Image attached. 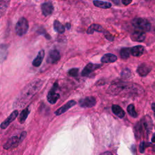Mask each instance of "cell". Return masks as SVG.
<instances>
[{"mask_svg": "<svg viewBox=\"0 0 155 155\" xmlns=\"http://www.w3.org/2000/svg\"><path fill=\"white\" fill-rule=\"evenodd\" d=\"M144 51V47L142 45H136L130 49L131 54L134 56H141Z\"/></svg>", "mask_w": 155, "mask_h": 155, "instance_id": "cell-15", "label": "cell"}, {"mask_svg": "<svg viewBox=\"0 0 155 155\" xmlns=\"http://www.w3.org/2000/svg\"><path fill=\"white\" fill-rule=\"evenodd\" d=\"M18 110H14L12 113L10 114V116H8V118L5 119L4 121H3L1 125H0V127L2 129H5L8 126L10 125L11 123H12L14 120L16 118V117L18 116Z\"/></svg>", "mask_w": 155, "mask_h": 155, "instance_id": "cell-9", "label": "cell"}, {"mask_svg": "<svg viewBox=\"0 0 155 155\" xmlns=\"http://www.w3.org/2000/svg\"><path fill=\"white\" fill-rule=\"evenodd\" d=\"M132 2V0H122V3L124 5H127Z\"/></svg>", "mask_w": 155, "mask_h": 155, "instance_id": "cell-31", "label": "cell"}, {"mask_svg": "<svg viewBox=\"0 0 155 155\" xmlns=\"http://www.w3.org/2000/svg\"><path fill=\"white\" fill-rule=\"evenodd\" d=\"M152 110L154 112V115L155 116V103H153L152 105Z\"/></svg>", "mask_w": 155, "mask_h": 155, "instance_id": "cell-32", "label": "cell"}, {"mask_svg": "<svg viewBox=\"0 0 155 155\" xmlns=\"http://www.w3.org/2000/svg\"><path fill=\"white\" fill-rule=\"evenodd\" d=\"M53 27L54 29L56 32H57L59 33H63L65 32V27L63 26L61 22L58 21V20H55L53 22Z\"/></svg>", "mask_w": 155, "mask_h": 155, "instance_id": "cell-22", "label": "cell"}, {"mask_svg": "<svg viewBox=\"0 0 155 155\" xmlns=\"http://www.w3.org/2000/svg\"><path fill=\"white\" fill-rule=\"evenodd\" d=\"M58 83H55L52 87V88L51 89V90L49 91V92L48 93L47 95V100L49 102H50L51 104H54L57 102L60 98V95L59 93L56 92L57 89H58Z\"/></svg>", "mask_w": 155, "mask_h": 155, "instance_id": "cell-5", "label": "cell"}, {"mask_svg": "<svg viewBox=\"0 0 155 155\" xmlns=\"http://www.w3.org/2000/svg\"><path fill=\"white\" fill-rule=\"evenodd\" d=\"M26 131H22L19 136H14L11 137L10 138H9V139L4 143L3 148L5 149V150H10V149L16 148L24 140V139L26 137Z\"/></svg>", "mask_w": 155, "mask_h": 155, "instance_id": "cell-2", "label": "cell"}, {"mask_svg": "<svg viewBox=\"0 0 155 155\" xmlns=\"http://www.w3.org/2000/svg\"><path fill=\"white\" fill-rule=\"evenodd\" d=\"M152 70V67L145 63L141 64L137 68V72L140 76H145L150 73Z\"/></svg>", "mask_w": 155, "mask_h": 155, "instance_id": "cell-13", "label": "cell"}, {"mask_svg": "<svg viewBox=\"0 0 155 155\" xmlns=\"http://www.w3.org/2000/svg\"><path fill=\"white\" fill-rule=\"evenodd\" d=\"M104 28H102L101 26L97 24H93L89 27L87 30V33L89 34V35H91V34H93L95 32H104Z\"/></svg>", "mask_w": 155, "mask_h": 155, "instance_id": "cell-16", "label": "cell"}, {"mask_svg": "<svg viewBox=\"0 0 155 155\" xmlns=\"http://www.w3.org/2000/svg\"><path fill=\"white\" fill-rule=\"evenodd\" d=\"M112 109L113 113L118 117L120 118H123L125 116V112L120 106L118 105H113Z\"/></svg>", "mask_w": 155, "mask_h": 155, "instance_id": "cell-18", "label": "cell"}, {"mask_svg": "<svg viewBox=\"0 0 155 155\" xmlns=\"http://www.w3.org/2000/svg\"><path fill=\"white\" fill-rule=\"evenodd\" d=\"M131 54L130 48H123L120 51V55L121 58L126 60L129 58Z\"/></svg>", "mask_w": 155, "mask_h": 155, "instance_id": "cell-23", "label": "cell"}, {"mask_svg": "<svg viewBox=\"0 0 155 155\" xmlns=\"http://www.w3.org/2000/svg\"><path fill=\"white\" fill-rule=\"evenodd\" d=\"M44 56H45L44 50H40L38 52V55L35 58V59L33 61V62H32L33 66L36 67H39L40 66H41V63L43 61V59L44 58Z\"/></svg>", "mask_w": 155, "mask_h": 155, "instance_id": "cell-14", "label": "cell"}, {"mask_svg": "<svg viewBox=\"0 0 155 155\" xmlns=\"http://www.w3.org/2000/svg\"><path fill=\"white\" fill-rule=\"evenodd\" d=\"M146 34L145 32L141 30L137 29L131 34L130 38L132 41L135 42H142L145 40Z\"/></svg>", "mask_w": 155, "mask_h": 155, "instance_id": "cell-6", "label": "cell"}, {"mask_svg": "<svg viewBox=\"0 0 155 155\" xmlns=\"http://www.w3.org/2000/svg\"><path fill=\"white\" fill-rule=\"evenodd\" d=\"M61 58V55L57 50H52L50 51L47 58V62L49 64H55L58 62Z\"/></svg>", "mask_w": 155, "mask_h": 155, "instance_id": "cell-8", "label": "cell"}, {"mask_svg": "<svg viewBox=\"0 0 155 155\" xmlns=\"http://www.w3.org/2000/svg\"><path fill=\"white\" fill-rule=\"evenodd\" d=\"M7 4L4 3H1L0 4V18H1L5 12V10L7 9Z\"/></svg>", "mask_w": 155, "mask_h": 155, "instance_id": "cell-26", "label": "cell"}, {"mask_svg": "<svg viewBox=\"0 0 155 155\" xmlns=\"http://www.w3.org/2000/svg\"><path fill=\"white\" fill-rule=\"evenodd\" d=\"M41 10L43 14L45 16L51 15L53 12V6L52 4L50 2L43 3L41 5Z\"/></svg>", "mask_w": 155, "mask_h": 155, "instance_id": "cell-12", "label": "cell"}, {"mask_svg": "<svg viewBox=\"0 0 155 155\" xmlns=\"http://www.w3.org/2000/svg\"><path fill=\"white\" fill-rule=\"evenodd\" d=\"M142 129H143V125L141 122L137 123L135 125L134 130L135 137H136V139H139L141 137L142 134Z\"/></svg>", "mask_w": 155, "mask_h": 155, "instance_id": "cell-21", "label": "cell"}, {"mask_svg": "<svg viewBox=\"0 0 155 155\" xmlns=\"http://www.w3.org/2000/svg\"><path fill=\"white\" fill-rule=\"evenodd\" d=\"M104 36H105V38L108 40L109 41H114V37L112 35V34L108 32V31H104Z\"/></svg>", "mask_w": 155, "mask_h": 155, "instance_id": "cell-28", "label": "cell"}, {"mask_svg": "<svg viewBox=\"0 0 155 155\" xmlns=\"http://www.w3.org/2000/svg\"><path fill=\"white\" fill-rule=\"evenodd\" d=\"M100 155H113V154L110 152H105V153H103L101 154Z\"/></svg>", "mask_w": 155, "mask_h": 155, "instance_id": "cell-33", "label": "cell"}, {"mask_svg": "<svg viewBox=\"0 0 155 155\" xmlns=\"http://www.w3.org/2000/svg\"><path fill=\"white\" fill-rule=\"evenodd\" d=\"M130 74H131V72L128 68H125V69H124L122 72V76L125 78L129 77Z\"/></svg>", "mask_w": 155, "mask_h": 155, "instance_id": "cell-29", "label": "cell"}, {"mask_svg": "<svg viewBox=\"0 0 155 155\" xmlns=\"http://www.w3.org/2000/svg\"><path fill=\"white\" fill-rule=\"evenodd\" d=\"M93 3V4L95 5V6L97 7L101 8V9H107L110 8L112 7V4L108 2L98 1V0H94Z\"/></svg>", "mask_w": 155, "mask_h": 155, "instance_id": "cell-20", "label": "cell"}, {"mask_svg": "<svg viewBox=\"0 0 155 155\" xmlns=\"http://www.w3.org/2000/svg\"><path fill=\"white\" fill-rule=\"evenodd\" d=\"M117 56L112 53H107L102 57L101 62L102 63H111L117 60Z\"/></svg>", "mask_w": 155, "mask_h": 155, "instance_id": "cell-17", "label": "cell"}, {"mask_svg": "<svg viewBox=\"0 0 155 155\" xmlns=\"http://www.w3.org/2000/svg\"><path fill=\"white\" fill-rule=\"evenodd\" d=\"M101 65L100 64H94L92 63H89L87 66L85 67V68L83 69L81 74L82 76H87L89 74H90L91 72H93L94 70L99 68Z\"/></svg>", "mask_w": 155, "mask_h": 155, "instance_id": "cell-11", "label": "cell"}, {"mask_svg": "<svg viewBox=\"0 0 155 155\" xmlns=\"http://www.w3.org/2000/svg\"><path fill=\"white\" fill-rule=\"evenodd\" d=\"M96 104V99L93 96H88L79 101V105L83 108H90Z\"/></svg>", "mask_w": 155, "mask_h": 155, "instance_id": "cell-7", "label": "cell"}, {"mask_svg": "<svg viewBox=\"0 0 155 155\" xmlns=\"http://www.w3.org/2000/svg\"><path fill=\"white\" fill-rule=\"evenodd\" d=\"M146 148V143L144 142H142L141 143L140 146H139V150H140V152H141V153H143V152H144Z\"/></svg>", "mask_w": 155, "mask_h": 155, "instance_id": "cell-30", "label": "cell"}, {"mask_svg": "<svg viewBox=\"0 0 155 155\" xmlns=\"http://www.w3.org/2000/svg\"><path fill=\"white\" fill-rule=\"evenodd\" d=\"M7 56V51L5 48H1L0 49V62H3Z\"/></svg>", "mask_w": 155, "mask_h": 155, "instance_id": "cell-25", "label": "cell"}, {"mask_svg": "<svg viewBox=\"0 0 155 155\" xmlns=\"http://www.w3.org/2000/svg\"><path fill=\"white\" fill-rule=\"evenodd\" d=\"M43 83L41 79H36L26 86L14 102V108H22L26 106L41 89Z\"/></svg>", "mask_w": 155, "mask_h": 155, "instance_id": "cell-1", "label": "cell"}, {"mask_svg": "<svg viewBox=\"0 0 155 155\" xmlns=\"http://www.w3.org/2000/svg\"><path fill=\"white\" fill-rule=\"evenodd\" d=\"M127 112L133 118H136L137 114L135 110V108L133 104H130L127 107Z\"/></svg>", "mask_w": 155, "mask_h": 155, "instance_id": "cell-24", "label": "cell"}, {"mask_svg": "<svg viewBox=\"0 0 155 155\" xmlns=\"http://www.w3.org/2000/svg\"><path fill=\"white\" fill-rule=\"evenodd\" d=\"M152 142H155V134L153 136L152 139Z\"/></svg>", "mask_w": 155, "mask_h": 155, "instance_id": "cell-36", "label": "cell"}, {"mask_svg": "<svg viewBox=\"0 0 155 155\" xmlns=\"http://www.w3.org/2000/svg\"><path fill=\"white\" fill-rule=\"evenodd\" d=\"M78 72H79L78 68H72V69H70L69 71H68V73L70 76H73V77H75V76H78Z\"/></svg>", "mask_w": 155, "mask_h": 155, "instance_id": "cell-27", "label": "cell"}, {"mask_svg": "<svg viewBox=\"0 0 155 155\" xmlns=\"http://www.w3.org/2000/svg\"><path fill=\"white\" fill-rule=\"evenodd\" d=\"M132 24L137 28L143 32H149L151 29V24L147 20L142 18H136L132 20Z\"/></svg>", "mask_w": 155, "mask_h": 155, "instance_id": "cell-3", "label": "cell"}, {"mask_svg": "<svg viewBox=\"0 0 155 155\" xmlns=\"http://www.w3.org/2000/svg\"><path fill=\"white\" fill-rule=\"evenodd\" d=\"M76 104V102H75V101L74 100H72L67 102L66 104H64V106H62L61 107L59 108L58 110H57L55 112V114H56V116H59L61 115V114H63L64 113H65L66 112H67L68 109L70 108L71 107H73L74 105Z\"/></svg>", "mask_w": 155, "mask_h": 155, "instance_id": "cell-10", "label": "cell"}, {"mask_svg": "<svg viewBox=\"0 0 155 155\" xmlns=\"http://www.w3.org/2000/svg\"><path fill=\"white\" fill-rule=\"evenodd\" d=\"M66 27H67V29H70V27H71V25L69 23H67L66 25Z\"/></svg>", "mask_w": 155, "mask_h": 155, "instance_id": "cell-35", "label": "cell"}, {"mask_svg": "<svg viewBox=\"0 0 155 155\" xmlns=\"http://www.w3.org/2000/svg\"><path fill=\"white\" fill-rule=\"evenodd\" d=\"M28 29V22L26 18L22 17L17 22L15 27V31L18 36L25 35Z\"/></svg>", "mask_w": 155, "mask_h": 155, "instance_id": "cell-4", "label": "cell"}, {"mask_svg": "<svg viewBox=\"0 0 155 155\" xmlns=\"http://www.w3.org/2000/svg\"><path fill=\"white\" fill-rule=\"evenodd\" d=\"M29 113H30V108L29 107H27V108L24 109V110L20 114V116L18 117L19 122L21 124H23L26 121V120L27 118Z\"/></svg>", "mask_w": 155, "mask_h": 155, "instance_id": "cell-19", "label": "cell"}, {"mask_svg": "<svg viewBox=\"0 0 155 155\" xmlns=\"http://www.w3.org/2000/svg\"><path fill=\"white\" fill-rule=\"evenodd\" d=\"M112 1L116 4H119V0H112Z\"/></svg>", "mask_w": 155, "mask_h": 155, "instance_id": "cell-34", "label": "cell"}]
</instances>
